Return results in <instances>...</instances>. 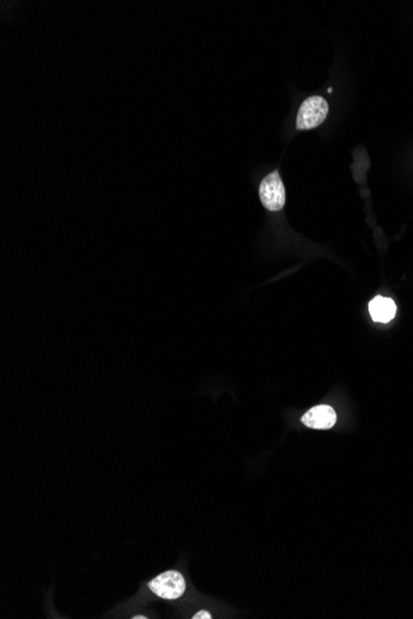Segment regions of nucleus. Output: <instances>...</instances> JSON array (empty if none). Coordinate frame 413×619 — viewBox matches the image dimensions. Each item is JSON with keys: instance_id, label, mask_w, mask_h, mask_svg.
<instances>
[{"instance_id": "obj_1", "label": "nucleus", "mask_w": 413, "mask_h": 619, "mask_svg": "<svg viewBox=\"0 0 413 619\" xmlns=\"http://www.w3.org/2000/svg\"><path fill=\"white\" fill-rule=\"evenodd\" d=\"M259 197L265 209L270 212H279L286 204V189L279 177V171L268 173L260 183Z\"/></svg>"}, {"instance_id": "obj_2", "label": "nucleus", "mask_w": 413, "mask_h": 619, "mask_svg": "<svg viewBox=\"0 0 413 619\" xmlns=\"http://www.w3.org/2000/svg\"><path fill=\"white\" fill-rule=\"evenodd\" d=\"M328 116V103L322 97H310L306 99L298 110L296 128L298 130H310L321 125Z\"/></svg>"}, {"instance_id": "obj_3", "label": "nucleus", "mask_w": 413, "mask_h": 619, "mask_svg": "<svg viewBox=\"0 0 413 619\" xmlns=\"http://www.w3.org/2000/svg\"><path fill=\"white\" fill-rule=\"evenodd\" d=\"M149 589L165 600H177L184 594L186 583L178 571H166L150 581Z\"/></svg>"}, {"instance_id": "obj_4", "label": "nucleus", "mask_w": 413, "mask_h": 619, "mask_svg": "<svg viewBox=\"0 0 413 619\" xmlns=\"http://www.w3.org/2000/svg\"><path fill=\"white\" fill-rule=\"evenodd\" d=\"M301 420L312 429H330L337 423V413L330 406L322 404L310 408Z\"/></svg>"}, {"instance_id": "obj_5", "label": "nucleus", "mask_w": 413, "mask_h": 619, "mask_svg": "<svg viewBox=\"0 0 413 619\" xmlns=\"http://www.w3.org/2000/svg\"><path fill=\"white\" fill-rule=\"evenodd\" d=\"M396 304L391 298L377 296L369 303V312L374 322L389 323L396 316Z\"/></svg>"}, {"instance_id": "obj_6", "label": "nucleus", "mask_w": 413, "mask_h": 619, "mask_svg": "<svg viewBox=\"0 0 413 619\" xmlns=\"http://www.w3.org/2000/svg\"><path fill=\"white\" fill-rule=\"evenodd\" d=\"M211 614L206 612V611H201V612H198V613L195 614V617L193 619H211Z\"/></svg>"}, {"instance_id": "obj_7", "label": "nucleus", "mask_w": 413, "mask_h": 619, "mask_svg": "<svg viewBox=\"0 0 413 619\" xmlns=\"http://www.w3.org/2000/svg\"><path fill=\"white\" fill-rule=\"evenodd\" d=\"M145 618H146V617H144V616H136V617H134V619H145Z\"/></svg>"}]
</instances>
